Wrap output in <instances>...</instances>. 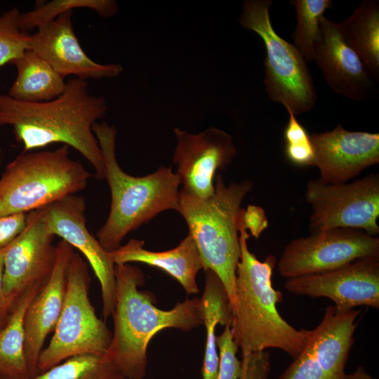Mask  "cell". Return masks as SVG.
Returning a JSON list of instances; mask_svg holds the SVG:
<instances>
[{"label":"cell","mask_w":379,"mask_h":379,"mask_svg":"<svg viewBox=\"0 0 379 379\" xmlns=\"http://www.w3.org/2000/svg\"><path fill=\"white\" fill-rule=\"evenodd\" d=\"M14 303V302H13ZM13 304L0 308V326L5 322Z\"/></svg>","instance_id":"8d00e7d4"},{"label":"cell","mask_w":379,"mask_h":379,"mask_svg":"<svg viewBox=\"0 0 379 379\" xmlns=\"http://www.w3.org/2000/svg\"><path fill=\"white\" fill-rule=\"evenodd\" d=\"M27 213L0 216V249L10 245L24 230Z\"/></svg>","instance_id":"d6a6232c"},{"label":"cell","mask_w":379,"mask_h":379,"mask_svg":"<svg viewBox=\"0 0 379 379\" xmlns=\"http://www.w3.org/2000/svg\"><path fill=\"white\" fill-rule=\"evenodd\" d=\"M319 178L325 184L347 182L379 162V134L350 131L340 124L310 135Z\"/></svg>","instance_id":"9a60e30c"},{"label":"cell","mask_w":379,"mask_h":379,"mask_svg":"<svg viewBox=\"0 0 379 379\" xmlns=\"http://www.w3.org/2000/svg\"><path fill=\"white\" fill-rule=\"evenodd\" d=\"M243 222L246 231H249V235L255 239L259 238L268 226L265 210L255 205H249L243 210Z\"/></svg>","instance_id":"836d02e7"},{"label":"cell","mask_w":379,"mask_h":379,"mask_svg":"<svg viewBox=\"0 0 379 379\" xmlns=\"http://www.w3.org/2000/svg\"><path fill=\"white\" fill-rule=\"evenodd\" d=\"M289 292L312 298H327L340 310L358 306L379 308V256L352 261L321 273L286 279Z\"/></svg>","instance_id":"4fadbf2b"},{"label":"cell","mask_w":379,"mask_h":379,"mask_svg":"<svg viewBox=\"0 0 379 379\" xmlns=\"http://www.w3.org/2000/svg\"><path fill=\"white\" fill-rule=\"evenodd\" d=\"M286 111L288 120L284 133L285 156L295 165L313 166L314 152L310 135L297 119L296 116L291 110Z\"/></svg>","instance_id":"f1b7e54d"},{"label":"cell","mask_w":379,"mask_h":379,"mask_svg":"<svg viewBox=\"0 0 379 379\" xmlns=\"http://www.w3.org/2000/svg\"><path fill=\"white\" fill-rule=\"evenodd\" d=\"M0 379H6V378H4V376H2V375L0 374Z\"/></svg>","instance_id":"f35d334b"},{"label":"cell","mask_w":379,"mask_h":379,"mask_svg":"<svg viewBox=\"0 0 379 379\" xmlns=\"http://www.w3.org/2000/svg\"><path fill=\"white\" fill-rule=\"evenodd\" d=\"M270 0H246L239 20L241 27L255 32L265 46L264 85L271 100L295 116L312 109L317 91L307 62L297 49L274 30Z\"/></svg>","instance_id":"52a82bcc"},{"label":"cell","mask_w":379,"mask_h":379,"mask_svg":"<svg viewBox=\"0 0 379 379\" xmlns=\"http://www.w3.org/2000/svg\"><path fill=\"white\" fill-rule=\"evenodd\" d=\"M90 284L87 263L74 251L68 266L62 310L48 345L39 355L38 374L74 356L107 352L112 332L90 301Z\"/></svg>","instance_id":"ba28073f"},{"label":"cell","mask_w":379,"mask_h":379,"mask_svg":"<svg viewBox=\"0 0 379 379\" xmlns=\"http://www.w3.org/2000/svg\"><path fill=\"white\" fill-rule=\"evenodd\" d=\"M205 286L199 298V309L206 327V346L202 366L203 379H217L219 356L215 328L218 324H232V314L226 290L218 276L211 270L204 271Z\"/></svg>","instance_id":"cb8c5ba5"},{"label":"cell","mask_w":379,"mask_h":379,"mask_svg":"<svg viewBox=\"0 0 379 379\" xmlns=\"http://www.w3.org/2000/svg\"><path fill=\"white\" fill-rule=\"evenodd\" d=\"M243 209L238 220L240 257L232 307L234 340L242 354L277 348L295 359L306 347L311 331L295 328L279 314L277 305L281 301L282 294L272 282L276 259L269 255L260 261L250 251Z\"/></svg>","instance_id":"3957f363"},{"label":"cell","mask_w":379,"mask_h":379,"mask_svg":"<svg viewBox=\"0 0 379 379\" xmlns=\"http://www.w3.org/2000/svg\"><path fill=\"white\" fill-rule=\"evenodd\" d=\"M145 242L130 239L126 244L110 252L115 265L131 262L144 263L159 268L175 279L189 294H197V274L203 269L202 261L196 244L187 234L174 248L164 251H151L144 248Z\"/></svg>","instance_id":"ffe728a7"},{"label":"cell","mask_w":379,"mask_h":379,"mask_svg":"<svg viewBox=\"0 0 379 379\" xmlns=\"http://www.w3.org/2000/svg\"><path fill=\"white\" fill-rule=\"evenodd\" d=\"M17 76L8 95L25 102H41L53 100L65 89V77L44 59L31 50L12 62Z\"/></svg>","instance_id":"44dd1931"},{"label":"cell","mask_w":379,"mask_h":379,"mask_svg":"<svg viewBox=\"0 0 379 379\" xmlns=\"http://www.w3.org/2000/svg\"><path fill=\"white\" fill-rule=\"evenodd\" d=\"M114 330L106 357L126 379H143L151 339L164 328L190 331L203 324L199 298H187L169 310L154 305V295L139 290L145 275L138 267L115 265Z\"/></svg>","instance_id":"7a4b0ae2"},{"label":"cell","mask_w":379,"mask_h":379,"mask_svg":"<svg viewBox=\"0 0 379 379\" xmlns=\"http://www.w3.org/2000/svg\"><path fill=\"white\" fill-rule=\"evenodd\" d=\"M253 188L244 180L226 185L215 179V191L199 199L180 191L179 212L200 255L203 270L213 272L223 284L231 308L235 300L237 268L240 257L238 220L241 204Z\"/></svg>","instance_id":"5b68a950"},{"label":"cell","mask_w":379,"mask_h":379,"mask_svg":"<svg viewBox=\"0 0 379 379\" xmlns=\"http://www.w3.org/2000/svg\"><path fill=\"white\" fill-rule=\"evenodd\" d=\"M296 25L292 34L293 45L306 62L314 60V46L320 32V22L326 10L333 8L331 0H292Z\"/></svg>","instance_id":"484cf974"},{"label":"cell","mask_w":379,"mask_h":379,"mask_svg":"<svg viewBox=\"0 0 379 379\" xmlns=\"http://www.w3.org/2000/svg\"><path fill=\"white\" fill-rule=\"evenodd\" d=\"M314 60L326 84L337 94L356 101L371 98V77L356 53L345 42L338 23L323 16L314 46Z\"/></svg>","instance_id":"ac0fdd59"},{"label":"cell","mask_w":379,"mask_h":379,"mask_svg":"<svg viewBox=\"0 0 379 379\" xmlns=\"http://www.w3.org/2000/svg\"><path fill=\"white\" fill-rule=\"evenodd\" d=\"M344 379H376V378L370 375L363 367L358 366L353 373H350V374H345Z\"/></svg>","instance_id":"d590c367"},{"label":"cell","mask_w":379,"mask_h":379,"mask_svg":"<svg viewBox=\"0 0 379 379\" xmlns=\"http://www.w3.org/2000/svg\"><path fill=\"white\" fill-rule=\"evenodd\" d=\"M74 253V248L65 241L61 239L57 244L53 271L26 310L24 351L30 376L38 374L39 357L45 340L54 331L60 316L66 293L68 266Z\"/></svg>","instance_id":"e0dca14e"},{"label":"cell","mask_w":379,"mask_h":379,"mask_svg":"<svg viewBox=\"0 0 379 379\" xmlns=\"http://www.w3.org/2000/svg\"><path fill=\"white\" fill-rule=\"evenodd\" d=\"M55 236L46 229L41 211L27 213L22 232L8 245L4 260V293L15 300L29 286L44 283L56 258Z\"/></svg>","instance_id":"5bb4252c"},{"label":"cell","mask_w":379,"mask_h":379,"mask_svg":"<svg viewBox=\"0 0 379 379\" xmlns=\"http://www.w3.org/2000/svg\"><path fill=\"white\" fill-rule=\"evenodd\" d=\"M20 15L15 7L0 15V67L12 63L29 48L30 34L20 28Z\"/></svg>","instance_id":"83f0119b"},{"label":"cell","mask_w":379,"mask_h":379,"mask_svg":"<svg viewBox=\"0 0 379 379\" xmlns=\"http://www.w3.org/2000/svg\"><path fill=\"white\" fill-rule=\"evenodd\" d=\"M44 283H36L26 288L0 326V374L6 379L30 376L24 351V317L28 305Z\"/></svg>","instance_id":"7402d4cb"},{"label":"cell","mask_w":379,"mask_h":379,"mask_svg":"<svg viewBox=\"0 0 379 379\" xmlns=\"http://www.w3.org/2000/svg\"><path fill=\"white\" fill-rule=\"evenodd\" d=\"M379 256V238L354 228H333L291 241L277 267L286 279L330 271L356 260Z\"/></svg>","instance_id":"30bf717a"},{"label":"cell","mask_w":379,"mask_h":379,"mask_svg":"<svg viewBox=\"0 0 379 379\" xmlns=\"http://www.w3.org/2000/svg\"><path fill=\"white\" fill-rule=\"evenodd\" d=\"M345 42L356 53L369 76L379 81V1L364 0L338 23Z\"/></svg>","instance_id":"603a6c76"},{"label":"cell","mask_w":379,"mask_h":379,"mask_svg":"<svg viewBox=\"0 0 379 379\" xmlns=\"http://www.w3.org/2000/svg\"><path fill=\"white\" fill-rule=\"evenodd\" d=\"M74 11L62 13L30 34L29 48L48 62L62 77L75 78H114L123 67L119 64H100L88 56L75 34Z\"/></svg>","instance_id":"2e32d148"},{"label":"cell","mask_w":379,"mask_h":379,"mask_svg":"<svg viewBox=\"0 0 379 379\" xmlns=\"http://www.w3.org/2000/svg\"><path fill=\"white\" fill-rule=\"evenodd\" d=\"M305 199L312 208V233L333 228H354L376 237L379 233V175L370 174L352 182H307Z\"/></svg>","instance_id":"9c48e42d"},{"label":"cell","mask_w":379,"mask_h":379,"mask_svg":"<svg viewBox=\"0 0 379 379\" xmlns=\"http://www.w3.org/2000/svg\"><path fill=\"white\" fill-rule=\"evenodd\" d=\"M107 105L91 95L86 80L72 78L63 93L46 102H25L0 92V125L12 127L22 152L61 143L79 152L105 179V164L93 126L106 114Z\"/></svg>","instance_id":"6da1fadb"},{"label":"cell","mask_w":379,"mask_h":379,"mask_svg":"<svg viewBox=\"0 0 379 379\" xmlns=\"http://www.w3.org/2000/svg\"><path fill=\"white\" fill-rule=\"evenodd\" d=\"M76 8L93 10L103 18L112 16L118 11V6L112 0H53L28 12L20 13L19 26L26 32L36 29L62 13Z\"/></svg>","instance_id":"4316f807"},{"label":"cell","mask_w":379,"mask_h":379,"mask_svg":"<svg viewBox=\"0 0 379 379\" xmlns=\"http://www.w3.org/2000/svg\"><path fill=\"white\" fill-rule=\"evenodd\" d=\"M279 379H332L321 368L307 344Z\"/></svg>","instance_id":"4dcf8cb0"},{"label":"cell","mask_w":379,"mask_h":379,"mask_svg":"<svg viewBox=\"0 0 379 379\" xmlns=\"http://www.w3.org/2000/svg\"><path fill=\"white\" fill-rule=\"evenodd\" d=\"M93 132L102 154L105 179L111 193L109 215L97 232V239L105 251L112 252L129 232L159 213L178 211L180 180L171 167H159L145 176L126 173L116 157L115 127L106 121L96 122Z\"/></svg>","instance_id":"277c9868"},{"label":"cell","mask_w":379,"mask_h":379,"mask_svg":"<svg viewBox=\"0 0 379 379\" xmlns=\"http://www.w3.org/2000/svg\"><path fill=\"white\" fill-rule=\"evenodd\" d=\"M40 211L47 230L79 251L91 265L100 285L102 314L107 319L115 305V264L110 252L102 248L86 227L84 199L69 195Z\"/></svg>","instance_id":"7c38bea8"},{"label":"cell","mask_w":379,"mask_h":379,"mask_svg":"<svg viewBox=\"0 0 379 379\" xmlns=\"http://www.w3.org/2000/svg\"><path fill=\"white\" fill-rule=\"evenodd\" d=\"M8 246L0 249V308L11 305L15 300H8L4 293V260Z\"/></svg>","instance_id":"e575fe53"},{"label":"cell","mask_w":379,"mask_h":379,"mask_svg":"<svg viewBox=\"0 0 379 379\" xmlns=\"http://www.w3.org/2000/svg\"><path fill=\"white\" fill-rule=\"evenodd\" d=\"M1 149L0 148V166H1Z\"/></svg>","instance_id":"74e56055"},{"label":"cell","mask_w":379,"mask_h":379,"mask_svg":"<svg viewBox=\"0 0 379 379\" xmlns=\"http://www.w3.org/2000/svg\"><path fill=\"white\" fill-rule=\"evenodd\" d=\"M24 379H126L105 354H81Z\"/></svg>","instance_id":"d4e9b609"},{"label":"cell","mask_w":379,"mask_h":379,"mask_svg":"<svg viewBox=\"0 0 379 379\" xmlns=\"http://www.w3.org/2000/svg\"><path fill=\"white\" fill-rule=\"evenodd\" d=\"M69 149L22 152L7 164L0 177V216L28 213L84 190L91 174Z\"/></svg>","instance_id":"8992f818"},{"label":"cell","mask_w":379,"mask_h":379,"mask_svg":"<svg viewBox=\"0 0 379 379\" xmlns=\"http://www.w3.org/2000/svg\"><path fill=\"white\" fill-rule=\"evenodd\" d=\"M242 372L240 379H268L271 364L266 351L242 354Z\"/></svg>","instance_id":"1f68e13d"},{"label":"cell","mask_w":379,"mask_h":379,"mask_svg":"<svg viewBox=\"0 0 379 379\" xmlns=\"http://www.w3.org/2000/svg\"><path fill=\"white\" fill-rule=\"evenodd\" d=\"M361 311L328 306L318 326L310 330L307 344L319 365L332 379H344L345 366L354 343Z\"/></svg>","instance_id":"d6986e66"},{"label":"cell","mask_w":379,"mask_h":379,"mask_svg":"<svg viewBox=\"0 0 379 379\" xmlns=\"http://www.w3.org/2000/svg\"><path fill=\"white\" fill-rule=\"evenodd\" d=\"M216 345L219 350L217 379H240L242 364L237 357L239 347L233 338L231 324H226L222 333L216 336Z\"/></svg>","instance_id":"f546056e"},{"label":"cell","mask_w":379,"mask_h":379,"mask_svg":"<svg viewBox=\"0 0 379 379\" xmlns=\"http://www.w3.org/2000/svg\"><path fill=\"white\" fill-rule=\"evenodd\" d=\"M174 133L177 143L173 161L182 185L180 191L208 198L215 191L216 173L224 170L237 154L232 137L215 127L199 133L175 128Z\"/></svg>","instance_id":"8fae6325"}]
</instances>
